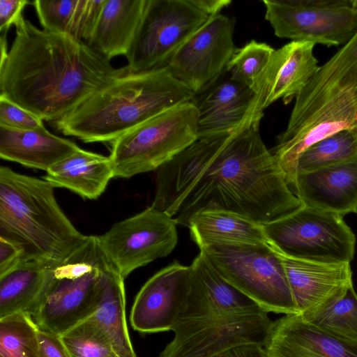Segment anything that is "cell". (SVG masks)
Here are the masks:
<instances>
[{"instance_id":"5bb4252c","label":"cell","mask_w":357,"mask_h":357,"mask_svg":"<svg viewBox=\"0 0 357 357\" xmlns=\"http://www.w3.org/2000/svg\"><path fill=\"white\" fill-rule=\"evenodd\" d=\"M234 22L222 13L211 17L174 52L166 67L195 96L226 71L236 48Z\"/></svg>"},{"instance_id":"6da1fadb","label":"cell","mask_w":357,"mask_h":357,"mask_svg":"<svg viewBox=\"0 0 357 357\" xmlns=\"http://www.w3.org/2000/svg\"><path fill=\"white\" fill-rule=\"evenodd\" d=\"M263 116L251 108L234 132L198 137L160 166L151 206L185 227L206 210L235 212L263 225L299 208L261 137Z\"/></svg>"},{"instance_id":"8992f818","label":"cell","mask_w":357,"mask_h":357,"mask_svg":"<svg viewBox=\"0 0 357 357\" xmlns=\"http://www.w3.org/2000/svg\"><path fill=\"white\" fill-rule=\"evenodd\" d=\"M112 264L97 236L51 268L47 290L31 314L38 329L63 335L84 320L93 307L100 284Z\"/></svg>"},{"instance_id":"d6986e66","label":"cell","mask_w":357,"mask_h":357,"mask_svg":"<svg viewBox=\"0 0 357 357\" xmlns=\"http://www.w3.org/2000/svg\"><path fill=\"white\" fill-rule=\"evenodd\" d=\"M279 254L298 314L326 303L353 285L350 263H320Z\"/></svg>"},{"instance_id":"4dcf8cb0","label":"cell","mask_w":357,"mask_h":357,"mask_svg":"<svg viewBox=\"0 0 357 357\" xmlns=\"http://www.w3.org/2000/svg\"><path fill=\"white\" fill-rule=\"evenodd\" d=\"M274 50L266 43L252 40L236 50L227 66L226 71L231 79L252 90Z\"/></svg>"},{"instance_id":"8fae6325","label":"cell","mask_w":357,"mask_h":357,"mask_svg":"<svg viewBox=\"0 0 357 357\" xmlns=\"http://www.w3.org/2000/svg\"><path fill=\"white\" fill-rule=\"evenodd\" d=\"M271 245L287 257L320 263H351L356 236L339 214L302 204L263 224Z\"/></svg>"},{"instance_id":"f546056e","label":"cell","mask_w":357,"mask_h":357,"mask_svg":"<svg viewBox=\"0 0 357 357\" xmlns=\"http://www.w3.org/2000/svg\"><path fill=\"white\" fill-rule=\"evenodd\" d=\"M38 330L29 313L0 319V357H40Z\"/></svg>"},{"instance_id":"52a82bcc","label":"cell","mask_w":357,"mask_h":357,"mask_svg":"<svg viewBox=\"0 0 357 357\" xmlns=\"http://www.w3.org/2000/svg\"><path fill=\"white\" fill-rule=\"evenodd\" d=\"M273 321L266 311L244 312L211 304H186L159 357H213L232 347L264 346Z\"/></svg>"},{"instance_id":"ba28073f","label":"cell","mask_w":357,"mask_h":357,"mask_svg":"<svg viewBox=\"0 0 357 357\" xmlns=\"http://www.w3.org/2000/svg\"><path fill=\"white\" fill-rule=\"evenodd\" d=\"M230 0H146L128 54V73L165 68L177 49Z\"/></svg>"},{"instance_id":"7c38bea8","label":"cell","mask_w":357,"mask_h":357,"mask_svg":"<svg viewBox=\"0 0 357 357\" xmlns=\"http://www.w3.org/2000/svg\"><path fill=\"white\" fill-rule=\"evenodd\" d=\"M274 33L324 45L347 43L357 33V0H264Z\"/></svg>"},{"instance_id":"4fadbf2b","label":"cell","mask_w":357,"mask_h":357,"mask_svg":"<svg viewBox=\"0 0 357 357\" xmlns=\"http://www.w3.org/2000/svg\"><path fill=\"white\" fill-rule=\"evenodd\" d=\"M177 225L174 217L150 206L97 236L106 257L125 279L137 268L174 250Z\"/></svg>"},{"instance_id":"277c9868","label":"cell","mask_w":357,"mask_h":357,"mask_svg":"<svg viewBox=\"0 0 357 357\" xmlns=\"http://www.w3.org/2000/svg\"><path fill=\"white\" fill-rule=\"evenodd\" d=\"M195 95L167 67L126 73L93 93L54 122L64 135L85 143L112 142L127 132Z\"/></svg>"},{"instance_id":"7402d4cb","label":"cell","mask_w":357,"mask_h":357,"mask_svg":"<svg viewBox=\"0 0 357 357\" xmlns=\"http://www.w3.org/2000/svg\"><path fill=\"white\" fill-rule=\"evenodd\" d=\"M146 0H106L88 45L110 61L126 56L140 27Z\"/></svg>"},{"instance_id":"44dd1931","label":"cell","mask_w":357,"mask_h":357,"mask_svg":"<svg viewBox=\"0 0 357 357\" xmlns=\"http://www.w3.org/2000/svg\"><path fill=\"white\" fill-rule=\"evenodd\" d=\"M81 148L47 129L21 130L0 126V157L27 167L48 171Z\"/></svg>"},{"instance_id":"603a6c76","label":"cell","mask_w":357,"mask_h":357,"mask_svg":"<svg viewBox=\"0 0 357 357\" xmlns=\"http://www.w3.org/2000/svg\"><path fill=\"white\" fill-rule=\"evenodd\" d=\"M126 318L124 278L111 266L102 276L92 310L84 320L107 337L120 357H137Z\"/></svg>"},{"instance_id":"d6a6232c","label":"cell","mask_w":357,"mask_h":357,"mask_svg":"<svg viewBox=\"0 0 357 357\" xmlns=\"http://www.w3.org/2000/svg\"><path fill=\"white\" fill-rule=\"evenodd\" d=\"M0 126L21 130L46 129L38 116L1 96Z\"/></svg>"},{"instance_id":"9c48e42d","label":"cell","mask_w":357,"mask_h":357,"mask_svg":"<svg viewBox=\"0 0 357 357\" xmlns=\"http://www.w3.org/2000/svg\"><path fill=\"white\" fill-rule=\"evenodd\" d=\"M198 110L193 102L171 107L112 143L109 155L114 178L156 171L198 137Z\"/></svg>"},{"instance_id":"ac0fdd59","label":"cell","mask_w":357,"mask_h":357,"mask_svg":"<svg viewBox=\"0 0 357 357\" xmlns=\"http://www.w3.org/2000/svg\"><path fill=\"white\" fill-rule=\"evenodd\" d=\"M264 347L268 357H357V344L317 329L298 314L273 321Z\"/></svg>"},{"instance_id":"4316f807","label":"cell","mask_w":357,"mask_h":357,"mask_svg":"<svg viewBox=\"0 0 357 357\" xmlns=\"http://www.w3.org/2000/svg\"><path fill=\"white\" fill-rule=\"evenodd\" d=\"M106 0H37L32 3L43 29L89 42Z\"/></svg>"},{"instance_id":"484cf974","label":"cell","mask_w":357,"mask_h":357,"mask_svg":"<svg viewBox=\"0 0 357 357\" xmlns=\"http://www.w3.org/2000/svg\"><path fill=\"white\" fill-rule=\"evenodd\" d=\"M51 268L37 261L22 260L0 275V319L20 312L31 314L47 290Z\"/></svg>"},{"instance_id":"1f68e13d","label":"cell","mask_w":357,"mask_h":357,"mask_svg":"<svg viewBox=\"0 0 357 357\" xmlns=\"http://www.w3.org/2000/svg\"><path fill=\"white\" fill-rule=\"evenodd\" d=\"M61 336L72 357H120L107 337L86 320Z\"/></svg>"},{"instance_id":"3957f363","label":"cell","mask_w":357,"mask_h":357,"mask_svg":"<svg viewBox=\"0 0 357 357\" xmlns=\"http://www.w3.org/2000/svg\"><path fill=\"white\" fill-rule=\"evenodd\" d=\"M285 130L271 150L288 181L301 155L314 143L357 129V33L320 66L295 98Z\"/></svg>"},{"instance_id":"7a4b0ae2","label":"cell","mask_w":357,"mask_h":357,"mask_svg":"<svg viewBox=\"0 0 357 357\" xmlns=\"http://www.w3.org/2000/svg\"><path fill=\"white\" fill-rule=\"evenodd\" d=\"M0 62V96L55 122L95 91L128 73L84 41L40 29L22 17Z\"/></svg>"},{"instance_id":"30bf717a","label":"cell","mask_w":357,"mask_h":357,"mask_svg":"<svg viewBox=\"0 0 357 357\" xmlns=\"http://www.w3.org/2000/svg\"><path fill=\"white\" fill-rule=\"evenodd\" d=\"M199 251L225 280L264 311L298 314L280 255L270 244H218Z\"/></svg>"},{"instance_id":"ffe728a7","label":"cell","mask_w":357,"mask_h":357,"mask_svg":"<svg viewBox=\"0 0 357 357\" xmlns=\"http://www.w3.org/2000/svg\"><path fill=\"white\" fill-rule=\"evenodd\" d=\"M227 75L226 78L221 76L192 101L199 114L198 137L234 132L249 112L255 98L253 91Z\"/></svg>"},{"instance_id":"d4e9b609","label":"cell","mask_w":357,"mask_h":357,"mask_svg":"<svg viewBox=\"0 0 357 357\" xmlns=\"http://www.w3.org/2000/svg\"><path fill=\"white\" fill-rule=\"evenodd\" d=\"M187 227L199 249L218 244H270L261 224L229 211H200L190 219Z\"/></svg>"},{"instance_id":"8d00e7d4","label":"cell","mask_w":357,"mask_h":357,"mask_svg":"<svg viewBox=\"0 0 357 357\" xmlns=\"http://www.w3.org/2000/svg\"><path fill=\"white\" fill-rule=\"evenodd\" d=\"M213 357H268L263 346L242 344L222 351Z\"/></svg>"},{"instance_id":"5b68a950","label":"cell","mask_w":357,"mask_h":357,"mask_svg":"<svg viewBox=\"0 0 357 357\" xmlns=\"http://www.w3.org/2000/svg\"><path fill=\"white\" fill-rule=\"evenodd\" d=\"M44 178L0 167V237L22 251V260L59 264L86 240L57 203Z\"/></svg>"},{"instance_id":"f1b7e54d","label":"cell","mask_w":357,"mask_h":357,"mask_svg":"<svg viewBox=\"0 0 357 357\" xmlns=\"http://www.w3.org/2000/svg\"><path fill=\"white\" fill-rule=\"evenodd\" d=\"M357 156V134L344 130L310 146L299 157L297 174L314 171Z\"/></svg>"},{"instance_id":"83f0119b","label":"cell","mask_w":357,"mask_h":357,"mask_svg":"<svg viewBox=\"0 0 357 357\" xmlns=\"http://www.w3.org/2000/svg\"><path fill=\"white\" fill-rule=\"evenodd\" d=\"M298 314L304 322L317 329L357 344V294L353 285L326 303Z\"/></svg>"},{"instance_id":"e575fe53","label":"cell","mask_w":357,"mask_h":357,"mask_svg":"<svg viewBox=\"0 0 357 357\" xmlns=\"http://www.w3.org/2000/svg\"><path fill=\"white\" fill-rule=\"evenodd\" d=\"M26 0H0V31L6 33L12 25H15L22 17L27 3Z\"/></svg>"},{"instance_id":"cb8c5ba5","label":"cell","mask_w":357,"mask_h":357,"mask_svg":"<svg viewBox=\"0 0 357 357\" xmlns=\"http://www.w3.org/2000/svg\"><path fill=\"white\" fill-rule=\"evenodd\" d=\"M114 178L109 156L80 149L46 172L43 178L54 188L70 190L84 199H96Z\"/></svg>"},{"instance_id":"e0dca14e","label":"cell","mask_w":357,"mask_h":357,"mask_svg":"<svg viewBox=\"0 0 357 357\" xmlns=\"http://www.w3.org/2000/svg\"><path fill=\"white\" fill-rule=\"evenodd\" d=\"M291 190L302 204L344 217L357 207V156L298 173Z\"/></svg>"},{"instance_id":"9a60e30c","label":"cell","mask_w":357,"mask_h":357,"mask_svg":"<svg viewBox=\"0 0 357 357\" xmlns=\"http://www.w3.org/2000/svg\"><path fill=\"white\" fill-rule=\"evenodd\" d=\"M191 270L174 261L162 268L137 293L130 315L134 330L140 333L172 331L188 298Z\"/></svg>"},{"instance_id":"2e32d148","label":"cell","mask_w":357,"mask_h":357,"mask_svg":"<svg viewBox=\"0 0 357 357\" xmlns=\"http://www.w3.org/2000/svg\"><path fill=\"white\" fill-rule=\"evenodd\" d=\"M314 45L312 42L291 41L274 50L252 88L253 109L264 112L279 99L288 104L296 98L319 68Z\"/></svg>"},{"instance_id":"836d02e7","label":"cell","mask_w":357,"mask_h":357,"mask_svg":"<svg viewBox=\"0 0 357 357\" xmlns=\"http://www.w3.org/2000/svg\"><path fill=\"white\" fill-rule=\"evenodd\" d=\"M37 337L40 357H72L60 335L38 329Z\"/></svg>"},{"instance_id":"d590c367","label":"cell","mask_w":357,"mask_h":357,"mask_svg":"<svg viewBox=\"0 0 357 357\" xmlns=\"http://www.w3.org/2000/svg\"><path fill=\"white\" fill-rule=\"evenodd\" d=\"M22 257V251L16 245L0 237V275L16 266Z\"/></svg>"},{"instance_id":"74e56055","label":"cell","mask_w":357,"mask_h":357,"mask_svg":"<svg viewBox=\"0 0 357 357\" xmlns=\"http://www.w3.org/2000/svg\"><path fill=\"white\" fill-rule=\"evenodd\" d=\"M355 213H356V214H357V207H356V208Z\"/></svg>"},{"instance_id":"f35d334b","label":"cell","mask_w":357,"mask_h":357,"mask_svg":"<svg viewBox=\"0 0 357 357\" xmlns=\"http://www.w3.org/2000/svg\"><path fill=\"white\" fill-rule=\"evenodd\" d=\"M356 134H357V129H356Z\"/></svg>"}]
</instances>
